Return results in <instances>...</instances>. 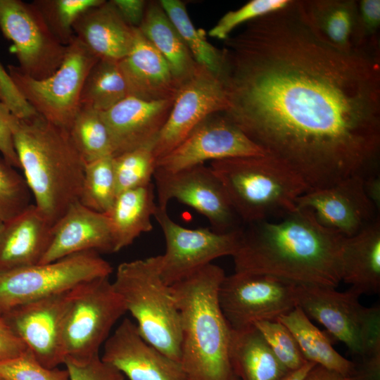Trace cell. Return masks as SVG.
<instances>
[{
  "label": "cell",
  "instance_id": "obj_24",
  "mask_svg": "<svg viewBox=\"0 0 380 380\" xmlns=\"http://www.w3.org/2000/svg\"><path fill=\"white\" fill-rule=\"evenodd\" d=\"M75 37L99 59L120 61L130 52L135 27L129 26L110 1L91 7L73 25Z\"/></svg>",
  "mask_w": 380,
  "mask_h": 380
},
{
  "label": "cell",
  "instance_id": "obj_11",
  "mask_svg": "<svg viewBox=\"0 0 380 380\" xmlns=\"http://www.w3.org/2000/svg\"><path fill=\"white\" fill-rule=\"evenodd\" d=\"M297 283L266 274L237 273L225 276L218 291L223 315L232 330L262 321H277L296 305Z\"/></svg>",
  "mask_w": 380,
  "mask_h": 380
},
{
  "label": "cell",
  "instance_id": "obj_51",
  "mask_svg": "<svg viewBox=\"0 0 380 380\" xmlns=\"http://www.w3.org/2000/svg\"><path fill=\"white\" fill-rule=\"evenodd\" d=\"M0 380H8V379H6L4 376L0 375Z\"/></svg>",
  "mask_w": 380,
  "mask_h": 380
},
{
  "label": "cell",
  "instance_id": "obj_12",
  "mask_svg": "<svg viewBox=\"0 0 380 380\" xmlns=\"http://www.w3.org/2000/svg\"><path fill=\"white\" fill-rule=\"evenodd\" d=\"M154 217L165 237L160 273L167 286L187 278L216 258L233 256L237 249L242 227L226 233L208 228L188 229L173 221L167 209L158 207Z\"/></svg>",
  "mask_w": 380,
  "mask_h": 380
},
{
  "label": "cell",
  "instance_id": "obj_47",
  "mask_svg": "<svg viewBox=\"0 0 380 380\" xmlns=\"http://www.w3.org/2000/svg\"><path fill=\"white\" fill-rule=\"evenodd\" d=\"M305 380H372L358 366L353 374L346 375L327 369L320 365H315L309 372Z\"/></svg>",
  "mask_w": 380,
  "mask_h": 380
},
{
  "label": "cell",
  "instance_id": "obj_41",
  "mask_svg": "<svg viewBox=\"0 0 380 380\" xmlns=\"http://www.w3.org/2000/svg\"><path fill=\"white\" fill-rule=\"evenodd\" d=\"M0 375L8 380H70L66 369L43 366L29 350L19 357L0 362Z\"/></svg>",
  "mask_w": 380,
  "mask_h": 380
},
{
  "label": "cell",
  "instance_id": "obj_9",
  "mask_svg": "<svg viewBox=\"0 0 380 380\" xmlns=\"http://www.w3.org/2000/svg\"><path fill=\"white\" fill-rule=\"evenodd\" d=\"M99 59L75 37L66 46L61 66L51 76L35 80L13 65L8 66V74L38 114L68 131L80 108L86 77Z\"/></svg>",
  "mask_w": 380,
  "mask_h": 380
},
{
  "label": "cell",
  "instance_id": "obj_16",
  "mask_svg": "<svg viewBox=\"0 0 380 380\" xmlns=\"http://www.w3.org/2000/svg\"><path fill=\"white\" fill-rule=\"evenodd\" d=\"M227 108L220 77L198 64L180 86L168 118L154 145L156 160L179 145L191 131L209 115Z\"/></svg>",
  "mask_w": 380,
  "mask_h": 380
},
{
  "label": "cell",
  "instance_id": "obj_45",
  "mask_svg": "<svg viewBox=\"0 0 380 380\" xmlns=\"http://www.w3.org/2000/svg\"><path fill=\"white\" fill-rule=\"evenodd\" d=\"M28 350L24 341L0 312V362L19 357Z\"/></svg>",
  "mask_w": 380,
  "mask_h": 380
},
{
  "label": "cell",
  "instance_id": "obj_29",
  "mask_svg": "<svg viewBox=\"0 0 380 380\" xmlns=\"http://www.w3.org/2000/svg\"><path fill=\"white\" fill-rule=\"evenodd\" d=\"M139 29L164 57L175 78L182 85L192 75L198 63L159 1L146 2Z\"/></svg>",
  "mask_w": 380,
  "mask_h": 380
},
{
  "label": "cell",
  "instance_id": "obj_8",
  "mask_svg": "<svg viewBox=\"0 0 380 380\" xmlns=\"http://www.w3.org/2000/svg\"><path fill=\"white\" fill-rule=\"evenodd\" d=\"M126 312L109 277L72 289L63 329L65 360L85 362L99 355L111 329Z\"/></svg>",
  "mask_w": 380,
  "mask_h": 380
},
{
  "label": "cell",
  "instance_id": "obj_37",
  "mask_svg": "<svg viewBox=\"0 0 380 380\" xmlns=\"http://www.w3.org/2000/svg\"><path fill=\"white\" fill-rule=\"evenodd\" d=\"M31 192L24 177L0 158V220L10 221L30 205Z\"/></svg>",
  "mask_w": 380,
  "mask_h": 380
},
{
  "label": "cell",
  "instance_id": "obj_46",
  "mask_svg": "<svg viewBox=\"0 0 380 380\" xmlns=\"http://www.w3.org/2000/svg\"><path fill=\"white\" fill-rule=\"evenodd\" d=\"M122 19L131 27L139 28L145 12L146 1L110 0Z\"/></svg>",
  "mask_w": 380,
  "mask_h": 380
},
{
  "label": "cell",
  "instance_id": "obj_6",
  "mask_svg": "<svg viewBox=\"0 0 380 380\" xmlns=\"http://www.w3.org/2000/svg\"><path fill=\"white\" fill-rule=\"evenodd\" d=\"M112 284L142 338L179 362L180 315L170 286L160 277V255L120 263Z\"/></svg>",
  "mask_w": 380,
  "mask_h": 380
},
{
  "label": "cell",
  "instance_id": "obj_15",
  "mask_svg": "<svg viewBox=\"0 0 380 380\" xmlns=\"http://www.w3.org/2000/svg\"><path fill=\"white\" fill-rule=\"evenodd\" d=\"M264 155L259 146L220 112L209 115L196 126L179 145L156 160V167L172 172L208 160Z\"/></svg>",
  "mask_w": 380,
  "mask_h": 380
},
{
  "label": "cell",
  "instance_id": "obj_38",
  "mask_svg": "<svg viewBox=\"0 0 380 380\" xmlns=\"http://www.w3.org/2000/svg\"><path fill=\"white\" fill-rule=\"evenodd\" d=\"M272 352L289 371L303 366L307 360L289 329L279 321H262L254 324Z\"/></svg>",
  "mask_w": 380,
  "mask_h": 380
},
{
  "label": "cell",
  "instance_id": "obj_48",
  "mask_svg": "<svg viewBox=\"0 0 380 380\" xmlns=\"http://www.w3.org/2000/svg\"><path fill=\"white\" fill-rule=\"evenodd\" d=\"M365 191L376 208L380 210V175L379 172L363 179Z\"/></svg>",
  "mask_w": 380,
  "mask_h": 380
},
{
  "label": "cell",
  "instance_id": "obj_22",
  "mask_svg": "<svg viewBox=\"0 0 380 380\" xmlns=\"http://www.w3.org/2000/svg\"><path fill=\"white\" fill-rule=\"evenodd\" d=\"M129 96L156 101L174 99L180 87L164 57L135 28L130 52L119 61Z\"/></svg>",
  "mask_w": 380,
  "mask_h": 380
},
{
  "label": "cell",
  "instance_id": "obj_42",
  "mask_svg": "<svg viewBox=\"0 0 380 380\" xmlns=\"http://www.w3.org/2000/svg\"><path fill=\"white\" fill-rule=\"evenodd\" d=\"M63 364L70 380H125V376L115 367L103 361L99 355L85 362L65 359Z\"/></svg>",
  "mask_w": 380,
  "mask_h": 380
},
{
  "label": "cell",
  "instance_id": "obj_50",
  "mask_svg": "<svg viewBox=\"0 0 380 380\" xmlns=\"http://www.w3.org/2000/svg\"><path fill=\"white\" fill-rule=\"evenodd\" d=\"M4 222H2L1 220H0V234H1V231H2L3 227H4Z\"/></svg>",
  "mask_w": 380,
  "mask_h": 380
},
{
  "label": "cell",
  "instance_id": "obj_32",
  "mask_svg": "<svg viewBox=\"0 0 380 380\" xmlns=\"http://www.w3.org/2000/svg\"><path fill=\"white\" fill-rule=\"evenodd\" d=\"M159 2L196 62L220 76L223 65L222 51L207 40L203 30L194 27L185 4L180 0H160Z\"/></svg>",
  "mask_w": 380,
  "mask_h": 380
},
{
  "label": "cell",
  "instance_id": "obj_7",
  "mask_svg": "<svg viewBox=\"0 0 380 380\" xmlns=\"http://www.w3.org/2000/svg\"><path fill=\"white\" fill-rule=\"evenodd\" d=\"M359 294L350 288H336L297 283L296 305L310 319L322 324L343 342L359 363L380 361V309L365 307Z\"/></svg>",
  "mask_w": 380,
  "mask_h": 380
},
{
  "label": "cell",
  "instance_id": "obj_28",
  "mask_svg": "<svg viewBox=\"0 0 380 380\" xmlns=\"http://www.w3.org/2000/svg\"><path fill=\"white\" fill-rule=\"evenodd\" d=\"M229 357L233 374L242 380H280L289 371L255 325L231 329Z\"/></svg>",
  "mask_w": 380,
  "mask_h": 380
},
{
  "label": "cell",
  "instance_id": "obj_3",
  "mask_svg": "<svg viewBox=\"0 0 380 380\" xmlns=\"http://www.w3.org/2000/svg\"><path fill=\"white\" fill-rule=\"evenodd\" d=\"M11 127L34 205L54 225L79 201L85 162L69 132L38 113L26 119L13 115Z\"/></svg>",
  "mask_w": 380,
  "mask_h": 380
},
{
  "label": "cell",
  "instance_id": "obj_36",
  "mask_svg": "<svg viewBox=\"0 0 380 380\" xmlns=\"http://www.w3.org/2000/svg\"><path fill=\"white\" fill-rule=\"evenodd\" d=\"M104 0H35L37 8L51 31L64 45L74 39L73 25L86 11Z\"/></svg>",
  "mask_w": 380,
  "mask_h": 380
},
{
  "label": "cell",
  "instance_id": "obj_20",
  "mask_svg": "<svg viewBox=\"0 0 380 380\" xmlns=\"http://www.w3.org/2000/svg\"><path fill=\"white\" fill-rule=\"evenodd\" d=\"M174 99L149 101L129 96L101 112L110 137L113 156L156 142Z\"/></svg>",
  "mask_w": 380,
  "mask_h": 380
},
{
  "label": "cell",
  "instance_id": "obj_35",
  "mask_svg": "<svg viewBox=\"0 0 380 380\" xmlns=\"http://www.w3.org/2000/svg\"><path fill=\"white\" fill-rule=\"evenodd\" d=\"M154 143L113 157L118 194L152 182L156 168Z\"/></svg>",
  "mask_w": 380,
  "mask_h": 380
},
{
  "label": "cell",
  "instance_id": "obj_25",
  "mask_svg": "<svg viewBox=\"0 0 380 380\" xmlns=\"http://www.w3.org/2000/svg\"><path fill=\"white\" fill-rule=\"evenodd\" d=\"M296 4L305 23L319 39L340 51L359 52L357 1L300 0Z\"/></svg>",
  "mask_w": 380,
  "mask_h": 380
},
{
  "label": "cell",
  "instance_id": "obj_1",
  "mask_svg": "<svg viewBox=\"0 0 380 380\" xmlns=\"http://www.w3.org/2000/svg\"><path fill=\"white\" fill-rule=\"evenodd\" d=\"M222 51L224 114L308 191L379 172V59L324 43L292 0Z\"/></svg>",
  "mask_w": 380,
  "mask_h": 380
},
{
  "label": "cell",
  "instance_id": "obj_14",
  "mask_svg": "<svg viewBox=\"0 0 380 380\" xmlns=\"http://www.w3.org/2000/svg\"><path fill=\"white\" fill-rule=\"evenodd\" d=\"M153 178L158 208L167 209L170 201L176 199L204 215L215 232L226 233L241 227V220L210 166L200 164L172 172L156 167Z\"/></svg>",
  "mask_w": 380,
  "mask_h": 380
},
{
  "label": "cell",
  "instance_id": "obj_30",
  "mask_svg": "<svg viewBox=\"0 0 380 380\" xmlns=\"http://www.w3.org/2000/svg\"><path fill=\"white\" fill-rule=\"evenodd\" d=\"M277 321L291 332L307 361L346 375L357 372V364L340 355L327 336L313 324L298 306Z\"/></svg>",
  "mask_w": 380,
  "mask_h": 380
},
{
  "label": "cell",
  "instance_id": "obj_49",
  "mask_svg": "<svg viewBox=\"0 0 380 380\" xmlns=\"http://www.w3.org/2000/svg\"><path fill=\"white\" fill-rule=\"evenodd\" d=\"M316 365L315 363L307 361L300 367L289 371L280 380H305L309 372Z\"/></svg>",
  "mask_w": 380,
  "mask_h": 380
},
{
  "label": "cell",
  "instance_id": "obj_44",
  "mask_svg": "<svg viewBox=\"0 0 380 380\" xmlns=\"http://www.w3.org/2000/svg\"><path fill=\"white\" fill-rule=\"evenodd\" d=\"M13 115L0 98V152L8 164L15 167H20L11 127Z\"/></svg>",
  "mask_w": 380,
  "mask_h": 380
},
{
  "label": "cell",
  "instance_id": "obj_31",
  "mask_svg": "<svg viewBox=\"0 0 380 380\" xmlns=\"http://www.w3.org/2000/svg\"><path fill=\"white\" fill-rule=\"evenodd\" d=\"M127 96L128 87L119 61L99 59L84 80L80 106L104 112Z\"/></svg>",
  "mask_w": 380,
  "mask_h": 380
},
{
  "label": "cell",
  "instance_id": "obj_52",
  "mask_svg": "<svg viewBox=\"0 0 380 380\" xmlns=\"http://www.w3.org/2000/svg\"><path fill=\"white\" fill-rule=\"evenodd\" d=\"M231 380H237V378L236 376H234Z\"/></svg>",
  "mask_w": 380,
  "mask_h": 380
},
{
  "label": "cell",
  "instance_id": "obj_13",
  "mask_svg": "<svg viewBox=\"0 0 380 380\" xmlns=\"http://www.w3.org/2000/svg\"><path fill=\"white\" fill-rule=\"evenodd\" d=\"M0 29L12 42L18 67L24 74L44 80L61 66L66 46L53 34L32 2L0 0Z\"/></svg>",
  "mask_w": 380,
  "mask_h": 380
},
{
  "label": "cell",
  "instance_id": "obj_19",
  "mask_svg": "<svg viewBox=\"0 0 380 380\" xmlns=\"http://www.w3.org/2000/svg\"><path fill=\"white\" fill-rule=\"evenodd\" d=\"M101 358L129 380H187L180 363L146 342L128 318L105 341Z\"/></svg>",
  "mask_w": 380,
  "mask_h": 380
},
{
  "label": "cell",
  "instance_id": "obj_10",
  "mask_svg": "<svg viewBox=\"0 0 380 380\" xmlns=\"http://www.w3.org/2000/svg\"><path fill=\"white\" fill-rule=\"evenodd\" d=\"M110 264L96 251L75 253L58 260L0 271V312L109 277Z\"/></svg>",
  "mask_w": 380,
  "mask_h": 380
},
{
  "label": "cell",
  "instance_id": "obj_39",
  "mask_svg": "<svg viewBox=\"0 0 380 380\" xmlns=\"http://www.w3.org/2000/svg\"><path fill=\"white\" fill-rule=\"evenodd\" d=\"M291 0H251L235 11L226 13L208 31L213 38L225 40L239 25L286 6Z\"/></svg>",
  "mask_w": 380,
  "mask_h": 380
},
{
  "label": "cell",
  "instance_id": "obj_23",
  "mask_svg": "<svg viewBox=\"0 0 380 380\" xmlns=\"http://www.w3.org/2000/svg\"><path fill=\"white\" fill-rule=\"evenodd\" d=\"M53 224L34 204L4 222L0 234V271L39 264L53 237Z\"/></svg>",
  "mask_w": 380,
  "mask_h": 380
},
{
  "label": "cell",
  "instance_id": "obj_21",
  "mask_svg": "<svg viewBox=\"0 0 380 380\" xmlns=\"http://www.w3.org/2000/svg\"><path fill=\"white\" fill-rule=\"evenodd\" d=\"M84 251L114 253V247L107 215L94 211L78 201L53 225L51 242L39 263Z\"/></svg>",
  "mask_w": 380,
  "mask_h": 380
},
{
  "label": "cell",
  "instance_id": "obj_27",
  "mask_svg": "<svg viewBox=\"0 0 380 380\" xmlns=\"http://www.w3.org/2000/svg\"><path fill=\"white\" fill-rule=\"evenodd\" d=\"M155 186L129 189L117 195L106 213L111 229L114 252L129 246L142 233L153 229L152 217L158 208L155 202Z\"/></svg>",
  "mask_w": 380,
  "mask_h": 380
},
{
  "label": "cell",
  "instance_id": "obj_34",
  "mask_svg": "<svg viewBox=\"0 0 380 380\" xmlns=\"http://www.w3.org/2000/svg\"><path fill=\"white\" fill-rule=\"evenodd\" d=\"M117 195L113 157L106 156L86 163L79 201L94 211L106 213Z\"/></svg>",
  "mask_w": 380,
  "mask_h": 380
},
{
  "label": "cell",
  "instance_id": "obj_18",
  "mask_svg": "<svg viewBox=\"0 0 380 380\" xmlns=\"http://www.w3.org/2000/svg\"><path fill=\"white\" fill-rule=\"evenodd\" d=\"M296 205L310 210L320 224L344 237L356 234L379 217V211L365 191L360 177L305 192L296 199Z\"/></svg>",
  "mask_w": 380,
  "mask_h": 380
},
{
  "label": "cell",
  "instance_id": "obj_43",
  "mask_svg": "<svg viewBox=\"0 0 380 380\" xmlns=\"http://www.w3.org/2000/svg\"><path fill=\"white\" fill-rule=\"evenodd\" d=\"M0 98L18 118H29L37 113L22 96L8 72L0 63Z\"/></svg>",
  "mask_w": 380,
  "mask_h": 380
},
{
  "label": "cell",
  "instance_id": "obj_33",
  "mask_svg": "<svg viewBox=\"0 0 380 380\" xmlns=\"http://www.w3.org/2000/svg\"><path fill=\"white\" fill-rule=\"evenodd\" d=\"M68 132L85 164L113 156L110 137L101 112L80 106Z\"/></svg>",
  "mask_w": 380,
  "mask_h": 380
},
{
  "label": "cell",
  "instance_id": "obj_2",
  "mask_svg": "<svg viewBox=\"0 0 380 380\" xmlns=\"http://www.w3.org/2000/svg\"><path fill=\"white\" fill-rule=\"evenodd\" d=\"M246 225L232 256L235 272L266 274L333 288L341 281L345 237L320 224L310 210L296 208L277 222Z\"/></svg>",
  "mask_w": 380,
  "mask_h": 380
},
{
  "label": "cell",
  "instance_id": "obj_17",
  "mask_svg": "<svg viewBox=\"0 0 380 380\" xmlns=\"http://www.w3.org/2000/svg\"><path fill=\"white\" fill-rule=\"evenodd\" d=\"M70 291L31 301L3 314L35 358L47 368L64 362L63 329Z\"/></svg>",
  "mask_w": 380,
  "mask_h": 380
},
{
  "label": "cell",
  "instance_id": "obj_26",
  "mask_svg": "<svg viewBox=\"0 0 380 380\" xmlns=\"http://www.w3.org/2000/svg\"><path fill=\"white\" fill-rule=\"evenodd\" d=\"M341 281L359 294L380 291V216L356 234L345 237L340 258Z\"/></svg>",
  "mask_w": 380,
  "mask_h": 380
},
{
  "label": "cell",
  "instance_id": "obj_5",
  "mask_svg": "<svg viewBox=\"0 0 380 380\" xmlns=\"http://www.w3.org/2000/svg\"><path fill=\"white\" fill-rule=\"evenodd\" d=\"M210 167L246 224L281 218L296 209V199L308 191L295 173L266 155L214 160Z\"/></svg>",
  "mask_w": 380,
  "mask_h": 380
},
{
  "label": "cell",
  "instance_id": "obj_40",
  "mask_svg": "<svg viewBox=\"0 0 380 380\" xmlns=\"http://www.w3.org/2000/svg\"><path fill=\"white\" fill-rule=\"evenodd\" d=\"M357 2V50L379 59L380 1L360 0Z\"/></svg>",
  "mask_w": 380,
  "mask_h": 380
},
{
  "label": "cell",
  "instance_id": "obj_4",
  "mask_svg": "<svg viewBox=\"0 0 380 380\" xmlns=\"http://www.w3.org/2000/svg\"><path fill=\"white\" fill-rule=\"evenodd\" d=\"M224 270L212 263L170 286L181 322L180 365L187 380H231V329L218 300Z\"/></svg>",
  "mask_w": 380,
  "mask_h": 380
}]
</instances>
